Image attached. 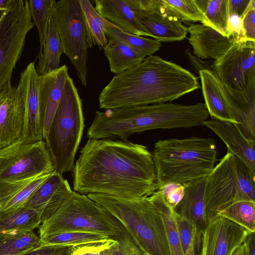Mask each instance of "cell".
<instances>
[{
	"mask_svg": "<svg viewBox=\"0 0 255 255\" xmlns=\"http://www.w3.org/2000/svg\"><path fill=\"white\" fill-rule=\"evenodd\" d=\"M74 165V191L144 198L158 189L152 153L141 144L113 139H88Z\"/></svg>",
	"mask_w": 255,
	"mask_h": 255,
	"instance_id": "1",
	"label": "cell"
},
{
	"mask_svg": "<svg viewBox=\"0 0 255 255\" xmlns=\"http://www.w3.org/2000/svg\"><path fill=\"white\" fill-rule=\"evenodd\" d=\"M198 77L154 55L114 76L101 92L100 109H118L172 101L200 88Z\"/></svg>",
	"mask_w": 255,
	"mask_h": 255,
	"instance_id": "2",
	"label": "cell"
},
{
	"mask_svg": "<svg viewBox=\"0 0 255 255\" xmlns=\"http://www.w3.org/2000/svg\"><path fill=\"white\" fill-rule=\"evenodd\" d=\"M209 113L205 103L192 105L161 103L97 111L87 131L88 139L123 140L131 134L155 129L188 128L203 125Z\"/></svg>",
	"mask_w": 255,
	"mask_h": 255,
	"instance_id": "3",
	"label": "cell"
},
{
	"mask_svg": "<svg viewBox=\"0 0 255 255\" xmlns=\"http://www.w3.org/2000/svg\"><path fill=\"white\" fill-rule=\"evenodd\" d=\"M214 139L191 136L159 140L152 153L158 189L207 177L217 160Z\"/></svg>",
	"mask_w": 255,
	"mask_h": 255,
	"instance_id": "4",
	"label": "cell"
},
{
	"mask_svg": "<svg viewBox=\"0 0 255 255\" xmlns=\"http://www.w3.org/2000/svg\"><path fill=\"white\" fill-rule=\"evenodd\" d=\"M87 196L113 215L146 255H171L161 213L150 196L128 198L98 194Z\"/></svg>",
	"mask_w": 255,
	"mask_h": 255,
	"instance_id": "5",
	"label": "cell"
},
{
	"mask_svg": "<svg viewBox=\"0 0 255 255\" xmlns=\"http://www.w3.org/2000/svg\"><path fill=\"white\" fill-rule=\"evenodd\" d=\"M123 225L104 207L86 195L72 191L58 210L39 227L41 242L60 233L82 232L114 238Z\"/></svg>",
	"mask_w": 255,
	"mask_h": 255,
	"instance_id": "6",
	"label": "cell"
},
{
	"mask_svg": "<svg viewBox=\"0 0 255 255\" xmlns=\"http://www.w3.org/2000/svg\"><path fill=\"white\" fill-rule=\"evenodd\" d=\"M84 128L82 102L73 79L67 78L62 98L45 141L54 171H72Z\"/></svg>",
	"mask_w": 255,
	"mask_h": 255,
	"instance_id": "7",
	"label": "cell"
},
{
	"mask_svg": "<svg viewBox=\"0 0 255 255\" xmlns=\"http://www.w3.org/2000/svg\"><path fill=\"white\" fill-rule=\"evenodd\" d=\"M255 174L227 151L207 177L205 203L208 222L233 202L255 201Z\"/></svg>",
	"mask_w": 255,
	"mask_h": 255,
	"instance_id": "8",
	"label": "cell"
},
{
	"mask_svg": "<svg viewBox=\"0 0 255 255\" xmlns=\"http://www.w3.org/2000/svg\"><path fill=\"white\" fill-rule=\"evenodd\" d=\"M63 53L76 71L82 85H87L89 48L82 11L78 0L55 1L51 11Z\"/></svg>",
	"mask_w": 255,
	"mask_h": 255,
	"instance_id": "9",
	"label": "cell"
},
{
	"mask_svg": "<svg viewBox=\"0 0 255 255\" xmlns=\"http://www.w3.org/2000/svg\"><path fill=\"white\" fill-rule=\"evenodd\" d=\"M34 25L28 0H12L0 20V91L10 82L26 36Z\"/></svg>",
	"mask_w": 255,
	"mask_h": 255,
	"instance_id": "10",
	"label": "cell"
},
{
	"mask_svg": "<svg viewBox=\"0 0 255 255\" xmlns=\"http://www.w3.org/2000/svg\"><path fill=\"white\" fill-rule=\"evenodd\" d=\"M54 172L43 140L26 144L19 142L0 150V183Z\"/></svg>",
	"mask_w": 255,
	"mask_h": 255,
	"instance_id": "11",
	"label": "cell"
},
{
	"mask_svg": "<svg viewBox=\"0 0 255 255\" xmlns=\"http://www.w3.org/2000/svg\"><path fill=\"white\" fill-rule=\"evenodd\" d=\"M255 40H234L229 49L212 62L210 69L227 86L243 90L255 78Z\"/></svg>",
	"mask_w": 255,
	"mask_h": 255,
	"instance_id": "12",
	"label": "cell"
},
{
	"mask_svg": "<svg viewBox=\"0 0 255 255\" xmlns=\"http://www.w3.org/2000/svg\"><path fill=\"white\" fill-rule=\"evenodd\" d=\"M213 77L235 123L246 138L255 140V78L239 90L225 85L213 72Z\"/></svg>",
	"mask_w": 255,
	"mask_h": 255,
	"instance_id": "13",
	"label": "cell"
},
{
	"mask_svg": "<svg viewBox=\"0 0 255 255\" xmlns=\"http://www.w3.org/2000/svg\"><path fill=\"white\" fill-rule=\"evenodd\" d=\"M24 129V104L10 81L0 91V150L21 142Z\"/></svg>",
	"mask_w": 255,
	"mask_h": 255,
	"instance_id": "14",
	"label": "cell"
},
{
	"mask_svg": "<svg viewBox=\"0 0 255 255\" xmlns=\"http://www.w3.org/2000/svg\"><path fill=\"white\" fill-rule=\"evenodd\" d=\"M252 232L218 216L208 222L201 236L200 255H232Z\"/></svg>",
	"mask_w": 255,
	"mask_h": 255,
	"instance_id": "15",
	"label": "cell"
},
{
	"mask_svg": "<svg viewBox=\"0 0 255 255\" xmlns=\"http://www.w3.org/2000/svg\"><path fill=\"white\" fill-rule=\"evenodd\" d=\"M38 76L34 63L30 62L21 73L17 86L25 109V129L21 143L43 140L38 93Z\"/></svg>",
	"mask_w": 255,
	"mask_h": 255,
	"instance_id": "16",
	"label": "cell"
},
{
	"mask_svg": "<svg viewBox=\"0 0 255 255\" xmlns=\"http://www.w3.org/2000/svg\"><path fill=\"white\" fill-rule=\"evenodd\" d=\"M68 75V67L63 65L54 71L38 76L39 110L44 141L47 138L50 126L60 104Z\"/></svg>",
	"mask_w": 255,
	"mask_h": 255,
	"instance_id": "17",
	"label": "cell"
},
{
	"mask_svg": "<svg viewBox=\"0 0 255 255\" xmlns=\"http://www.w3.org/2000/svg\"><path fill=\"white\" fill-rule=\"evenodd\" d=\"M72 191L68 181L62 175L54 172L23 206L36 210L43 222L58 210Z\"/></svg>",
	"mask_w": 255,
	"mask_h": 255,
	"instance_id": "18",
	"label": "cell"
},
{
	"mask_svg": "<svg viewBox=\"0 0 255 255\" xmlns=\"http://www.w3.org/2000/svg\"><path fill=\"white\" fill-rule=\"evenodd\" d=\"M203 125L214 131L225 143L228 151L255 174V140L246 138L237 125L231 122L212 119L205 121Z\"/></svg>",
	"mask_w": 255,
	"mask_h": 255,
	"instance_id": "19",
	"label": "cell"
},
{
	"mask_svg": "<svg viewBox=\"0 0 255 255\" xmlns=\"http://www.w3.org/2000/svg\"><path fill=\"white\" fill-rule=\"evenodd\" d=\"M207 177L183 184L184 196L173 209L176 214L189 221L201 235L208 224L205 203Z\"/></svg>",
	"mask_w": 255,
	"mask_h": 255,
	"instance_id": "20",
	"label": "cell"
},
{
	"mask_svg": "<svg viewBox=\"0 0 255 255\" xmlns=\"http://www.w3.org/2000/svg\"><path fill=\"white\" fill-rule=\"evenodd\" d=\"M133 12L147 36L160 42L180 41L186 36L187 27L179 20L164 15L159 9Z\"/></svg>",
	"mask_w": 255,
	"mask_h": 255,
	"instance_id": "21",
	"label": "cell"
},
{
	"mask_svg": "<svg viewBox=\"0 0 255 255\" xmlns=\"http://www.w3.org/2000/svg\"><path fill=\"white\" fill-rule=\"evenodd\" d=\"M187 32L194 54L203 59H217L229 49L234 41L202 23L190 25Z\"/></svg>",
	"mask_w": 255,
	"mask_h": 255,
	"instance_id": "22",
	"label": "cell"
},
{
	"mask_svg": "<svg viewBox=\"0 0 255 255\" xmlns=\"http://www.w3.org/2000/svg\"><path fill=\"white\" fill-rule=\"evenodd\" d=\"M52 173L0 182V212L23 206Z\"/></svg>",
	"mask_w": 255,
	"mask_h": 255,
	"instance_id": "23",
	"label": "cell"
},
{
	"mask_svg": "<svg viewBox=\"0 0 255 255\" xmlns=\"http://www.w3.org/2000/svg\"><path fill=\"white\" fill-rule=\"evenodd\" d=\"M93 2L96 10L103 18L130 33L147 36L125 0H95Z\"/></svg>",
	"mask_w": 255,
	"mask_h": 255,
	"instance_id": "24",
	"label": "cell"
},
{
	"mask_svg": "<svg viewBox=\"0 0 255 255\" xmlns=\"http://www.w3.org/2000/svg\"><path fill=\"white\" fill-rule=\"evenodd\" d=\"M104 50L111 72L116 75L138 65L145 58L126 44L114 38L109 39Z\"/></svg>",
	"mask_w": 255,
	"mask_h": 255,
	"instance_id": "25",
	"label": "cell"
},
{
	"mask_svg": "<svg viewBox=\"0 0 255 255\" xmlns=\"http://www.w3.org/2000/svg\"><path fill=\"white\" fill-rule=\"evenodd\" d=\"M198 72L205 104L209 114L214 120L235 123L218 91L213 77V72L210 68L200 69Z\"/></svg>",
	"mask_w": 255,
	"mask_h": 255,
	"instance_id": "26",
	"label": "cell"
},
{
	"mask_svg": "<svg viewBox=\"0 0 255 255\" xmlns=\"http://www.w3.org/2000/svg\"><path fill=\"white\" fill-rule=\"evenodd\" d=\"M62 53L60 38L51 13L45 42L42 52L39 54L38 63L36 67L38 74H46L59 68Z\"/></svg>",
	"mask_w": 255,
	"mask_h": 255,
	"instance_id": "27",
	"label": "cell"
},
{
	"mask_svg": "<svg viewBox=\"0 0 255 255\" xmlns=\"http://www.w3.org/2000/svg\"><path fill=\"white\" fill-rule=\"evenodd\" d=\"M42 223L35 210L26 207L0 212V233L11 231H33Z\"/></svg>",
	"mask_w": 255,
	"mask_h": 255,
	"instance_id": "28",
	"label": "cell"
},
{
	"mask_svg": "<svg viewBox=\"0 0 255 255\" xmlns=\"http://www.w3.org/2000/svg\"><path fill=\"white\" fill-rule=\"evenodd\" d=\"M41 240L33 231L0 233V255H23L38 247Z\"/></svg>",
	"mask_w": 255,
	"mask_h": 255,
	"instance_id": "29",
	"label": "cell"
},
{
	"mask_svg": "<svg viewBox=\"0 0 255 255\" xmlns=\"http://www.w3.org/2000/svg\"><path fill=\"white\" fill-rule=\"evenodd\" d=\"M102 21L107 36L123 42L145 57L152 55L161 46V42L155 39L130 33L104 18Z\"/></svg>",
	"mask_w": 255,
	"mask_h": 255,
	"instance_id": "30",
	"label": "cell"
},
{
	"mask_svg": "<svg viewBox=\"0 0 255 255\" xmlns=\"http://www.w3.org/2000/svg\"><path fill=\"white\" fill-rule=\"evenodd\" d=\"M160 11L180 21H200L206 25L207 19L195 0H157Z\"/></svg>",
	"mask_w": 255,
	"mask_h": 255,
	"instance_id": "31",
	"label": "cell"
},
{
	"mask_svg": "<svg viewBox=\"0 0 255 255\" xmlns=\"http://www.w3.org/2000/svg\"><path fill=\"white\" fill-rule=\"evenodd\" d=\"M84 21L89 48L98 46L104 49L108 43L102 17L88 0H78Z\"/></svg>",
	"mask_w": 255,
	"mask_h": 255,
	"instance_id": "32",
	"label": "cell"
},
{
	"mask_svg": "<svg viewBox=\"0 0 255 255\" xmlns=\"http://www.w3.org/2000/svg\"><path fill=\"white\" fill-rule=\"evenodd\" d=\"M150 197L161 213L171 255H183L175 213L173 209L167 204L160 190H157Z\"/></svg>",
	"mask_w": 255,
	"mask_h": 255,
	"instance_id": "33",
	"label": "cell"
},
{
	"mask_svg": "<svg viewBox=\"0 0 255 255\" xmlns=\"http://www.w3.org/2000/svg\"><path fill=\"white\" fill-rule=\"evenodd\" d=\"M218 216L228 219L250 232L255 231V201H235L221 211Z\"/></svg>",
	"mask_w": 255,
	"mask_h": 255,
	"instance_id": "34",
	"label": "cell"
},
{
	"mask_svg": "<svg viewBox=\"0 0 255 255\" xmlns=\"http://www.w3.org/2000/svg\"><path fill=\"white\" fill-rule=\"evenodd\" d=\"M202 12L207 20L206 25L226 36L229 16L228 0H207Z\"/></svg>",
	"mask_w": 255,
	"mask_h": 255,
	"instance_id": "35",
	"label": "cell"
},
{
	"mask_svg": "<svg viewBox=\"0 0 255 255\" xmlns=\"http://www.w3.org/2000/svg\"><path fill=\"white\" fill-rule=\"evenodd\" d=\"M110 237L102 234L70 232L50 236L41 242L42 246H74L90 243L105 241Z\"/></svg>",
	"mask_w": 255,
	"mask_h": 255,
	"instance_id": "36",
	"label": "cell"
},
{
	"mask_svg": "<svg viewBox=\"0 0 255 255\" xmlns=\"http://www.w3.org/2000/svg\"><path fill=\"white\" fill-rule=\"evenodd\" d=\"M55 0H28L32 19L36 25L40 42L39 53L42 52L47 33L48 22Z\"/></svg>",
	"mask_w": 255,
	"mask_h": 255,
	"instance_id": "37",
	"label": "cell"
},
{
	"mask_svg": "<svg viewBox=\"0 0 255 255\" xmlns=\"http://www.w3.org/2000/svg\"><path fill=\"white\" fill-rule=\"evenodd\" d=\"M175 216L183 255H200L202 235L189 221Z\"/></svg>",
	"mask_w": 255,
	"mask_h": 255,
	"instance_id": "38",
	"label": "cell"
},
{
	"mask_svg": "<svg viewBox=\"0 0 255 255\" xmlns=\"http://www.w3.org/2000/svg\"><path fill=\"white\" fill-rule=\"evenodd\" d=\"M119 245L116 236L104 241L70 246L66 255H113Z\"/></svg>",
	"mask_w": 255,
	"mask_h": 255,
	"instance_id": "39",
	"label": "cell"
},
{
	"mask_svg": "<svg viewBox=\"0 0 255 255\" xmlns=\"http://www.w3.org/2000/svg\"><path fill=\"white\" fill-rule=\"evenodd\" d=\"M117 238L119 245L113 255H147L136 245L124 226L122 234Z\"/></svg>",
	"mask_w": 255,
	"mask_h": 255,
	"instance_id": "40",
	"label": "cell"
},
{
	"mask_svg": "<svg viewBox=\"0 0 255 255\" xmlns=\"http://www.w3.org/2000/svg\"><path fill=\"white\" fill-rule=\"evenodd\" d=\"M167 204L174 209L182 200L184 194V185L175 183L166 184L159 188Z\"/></svg>",
	"mask_w": 255,
	"mask_h": 255,
	"instance_id": "41",
	"label": "cell"
},
{
	"mask_svg": "<svg viewBox=\"0 0 255 255\" xmlns=\"http://www.w3.org/2000/svg\"><path fill=\"white\" fill-rule=\"evenodd\" d=\"M246 38L255 40V0H250L241 16Z\"/></svg>",
	"mask_w": 255,
	"mask_h": 255,
	"instance_id": "42",
	"label": "cell"
},
{
	"mask_svg": "<svg viewBox=\"0 0 255 255\" xmlns=\"http://www.w3.org/2000/svg\"><path fill=\"white\" fill-rule=\"evenodd\" d=\"M226 37L233 40L246 38L241 16L230 14L229 16Z\"/></svg>",
	"mask_w": 255,
	"mask_h": 255,
	"instance_id": "43",
	"label": "cell"
},
{
	"mask_svg": "<svg viewBox=\"0 0 255 255\" xmlns=\"http://www.w3.org/2000/svg\"><path fill=\"white\" fill-rule=\"evenodd\" d=\"M69 246H42L26 253L23 255H66Z\"/></svg>",
	"mask_w": 255,
	"mask_h": 255,
	"instance_id": "44",
	"label": "cell"
},
{
	"mask_svg": "<svg viewBox=\"0 0 255 255\" xmlns=\"http://www.w3.org/2000/svg\"><path fill=\"white\" fill-rule=\"evenodd\" d=\"M250 0H228L229 13L237 14L242 16Z\"/></svg>",
	"mask_w": 255,
	"mask_h": 255,
	"instance_id": "45",
	"label": "cell"
},
{
	"mask_svg": "<svg viewBox=\"0 0 255 255\" xmlns=\"http://www.w3.org/2000/svg\"><path fill=\"white\" fill-rule=\"evenodd\" d=\"M245 244L249 255H255V232L250 233L245 239Z\"/></svg>",
	"mask_w": 255,
	"mask_h": 255,
	"instance_id": "46",
	"label": "cell"
},
{
	"mask_svg": "<svg viewBox=\"0 0 255 255\" xmlns=\"http://www.w3.org/2000/svg\"><path fill=\"white\" fill-rule=\"evenodd\" d=\"M12 0H0V20L6 11Z\"/></svg>",
	"mask_w": 255,
	"mask_h": 255,
	"instance_id": "47",
	"label": "cell"
},
{
	"mask_svg": "<svg viewBox=\"0 0 255 255\" xmlns=\"http://www.w3.org/2000/svg\"><path fill=\"white\" fill-rule=\"evenodd\" d=\"M245 249V244L243 243L235 251L232 255H244Z\"/></svg>",
	"mask_w": 255,
	"mask_h": 255,
	"instance_id": "48",
	"label": "cell"
},
{
	"mask_svg": "<svg viewBox=\"0 0 255 255\" xmlns=\"http://www.w3.org/2000/svg\"><path fill=\"white\" fill-rule=\"evenodd\" d=\"M244 255H249V253H248V250L247 249V248L246 247V245H245V252H244Z\"/></svg>",
	"mask_w": 255,
	"mask_h": 255,
	"instance_id": "49",
	"label": "cell"
}]
</instances>
